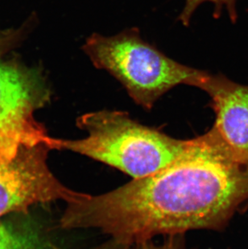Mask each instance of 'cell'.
<instances>
[{
    "label": "cell",
    "instance_id": "6da1fadb",
    "mask_svg": "<svg viewBox=\"0 0 248 249\" xmlns=\"http://www.w3.org/2000/svg\"><path fill=\"white\" fill-rule=\"evenodd\" d=\"M248 200V158L212 127L154 174L67 202L60 223L66 229L96 228L131 246L155 235L218 230Z\"/></svg>",
    "mask_w": 248,
    "mask_h": 249
},
{
    "label": "cell",
    "instance_id": "9c48e42d",
    "mask_svg": "<svg viewBox=\"0 0 248 249\" xmlns=\"http://www.w3.org/2000/svg\"><path fill=\"white\" fill-rule=\"evenodd\" d=\"M133 245L130 249H186L181 235H169L160 245H156L149 240Z\"/></svg>",
    "mask_w": 248,
    "mask_h": 249
},
{
    "label": "cell",
    "instance_id": "5b68a950",
    "mask_svg": "<svg viewBox=\"0 0 248 249\" xmlns=\"http://www.w3.org/2000/svg\"><path fill=\"white\" fill-rule=\"evenodd\" d=\"M47 146L23 147L12 160L0 162V218L25 212L38 203L77 199L82 193L61 183L48 166Z\"/></svg>",
    "mask_w": 248,
    "mask_h": 249
},
{
    "label": "cell",
    "instance_id": "277c9868",
    "mask_svg": "<svg viewBox=\"0 0 248 249\" xmlns=\"http://www.w3.org/2000/svg\"><path fill=\"white\" fill-rule=\"evenodd\" d=\"M49 96L39 74L0 53V162L12 160L23 147L58 150L60 139L50 137L34 116Z\"/></svg>",
    "mask_w": 248,
    "mask_h": 249
},
{
    "label": "cell",
    "instance_id": "3957f363",
    "mask_svg": "<svg viewBox=\"0 0 248 249\" xmlns=\"http://www.w3.org/2000/svg\"><path fill=\"white\" fill-rule=\"evenodd\" d=\"M82 50L96 68L104 70L124 86L129 96L146 110L179 85L200 88L208 72L185 66L141 37L137 28L105 36L94 33Z\"/></svg>",
    "mask_w": 248,
    "mask_h": 249
},
{
    "label": "cell",
    "instance_id": "52a82bcc",
    "mask_svg": "<svg viewBox=\"0 0 248 249\" xmlns=\"http://www.w3.org/2000/svg\"><path fill=\"white\" fill-rule=\"evenodd\" d=\"M0 249H58L50 245L36 231L0 222Z\"/></svg>",
    "mask_w": 248,
    "mask_h": 249
},
{
    "label": "cell",
    "instance_id": "8992f818",
    "mask_svg": "<svg viewBox=\"0 0 248 249\" xmlns=\"http://www.w3.org/2000/svg\"><path fill=\"white\" fill-rule=\"evenodd\" d=\"M199 89L211 98L213 127L233 149L248 158V85L209 73Z\"/></svg>",
    "mask_w": 248,
    "mask_h": 249
},
{
    "label": "cell",
    "instance_id": "ba28073f",
    "mask_svg": "<svg viewBox=\"0 0 248 249\" xmlns=\"http://www.w3.org/2000/svg\"><path fill=\"white\" fill-rule=\"evenodd\" d=\"M211 2L213 5V17L218 19L223 13V10L227 11L232 23H235L238 18L236 9V0H185V7L178 17L183 25L189 26L193 15L197 7L204 2Z\"/></svg>",
    "mask_w": 248,
    "mask_h": 249
},
{
    "label": "cell",
    "instance_id": "7a4b0ae2",
    "mask_svg": "<svg viewBox=\"0 0 248 249\" xmlns=\"http://www.w3.org/2000/svg\"><path fill=\"white\" fill-rule=\"evenodd\" d=\"M77 127L85 138L60 139L59 150H67L119 169L133 179L154 174L179 158L190 140L173 138L141 124L124 111H93L81 115Z\"/></svg>",
    "mask_w": 248,
    "mask_h": 249
},
{
    "label": "cell",
    "instance_id": "30bf717a",
    "mask_svg": "<svg viewBox=\"0 0 248 249\" xmlns=\"http://www.w3.org/2000/svg\"><path fill=\"white\" fill-rule=\"evenodd\" d=\"M131 246L124 244V243L118 241L115 239H111L108 242L100 245L99 247L94 248L93 249H129Z\"/></svg>",
    "mask_w": 248,
    "mask_h": 249
}]
</instances>
